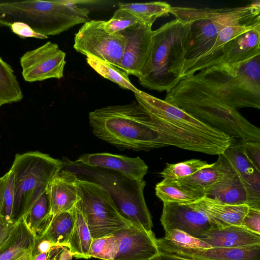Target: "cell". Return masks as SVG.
<instances>
[{
    "label": "cell",
    "mask_w": 260,
    "mask_h": 260,
    "mask_svg": "<svg viewBox=\"0 0 260 260\" xmlns=\"http://www.w3.org/2000/svg\"><path fill=\"white\" fill-rule=\"evenodd\" d=\"M15 196L14 175L10 170L0 177V216L10 223L12 220Z\"/></svg>",
    "instance_id": "836d02e7"
},
{
    "label": "cell",
    "mask_w": 260,
    "mask_h": 260,
    "mask_svg": "<svg viewBox=\"0 0 260 260\" xmlns=\"http://www.w3.org/2000/svg\"><path fill=\"white\" fill-rule=\"evenodd\" d=\"M51 217L49 200L46 190L22 218L35 238H37L43 235Z\"/></svg>",
    "instance_id": "f1b7e54d"
},
{
    "label": "cell",
    "mask_w": 260,
    "mask_h": 260,
    "mask_svg": "<svg viewBox=\"0 0 260 260\" xmlns=\"http://www.w3.org/2000/svg\"><path fill=\"white\" fill-rule=\"evenodd\" d=\"M54 246V244L45 236L35 238L34 247L31 250L32 255L49 252Z\"/></svg>",
    "instance_id": "60d3db41"
},
{
    "label": "cell",
    "mask_w": 260,
    "mask_h": 260,
    "mask_svg": "<svg viewBox=\"0 0 260 260\" xmlns=\"http://www.w3.org/2000/svg\"><path fill=\"white\" fill-rule=\"evenodd\" d=\"M84 168L87 175L108 191L126 219L148 232L152 231L151 217L144 196V180H133L112 170L88 167Z\"/></svg>",
    "instance_id": "9c48e42d"
},
{
    "label": "cell",
    "mask_w": 260,
    "mask_h": 260,
    "mask_svg": "<svg viewBox=\"0 0 260 260\" xmlns=\"http://www.w3.org/2000/svg\"><path fill=\"white\" fill-rule=\"evenodd\" d=\"M210 165L206 161L198 159H191L176 164L167 163L160 174L163 179L173 180L191 175Z\"/></svg>",
    "instance_id": "e575fe53"
},
{
    "label": "cell",
    "mask_w": 260,
    "mask_h": 260,
    "mask_svg": "<svg viewBox=\"0 0 260 260\" xmlns=\"http://www.w3.org/2000/svg\"><path fill=\"white\" fill-rule=\"evenodd\" d=\"M259 41L260 26L230 40L211 56L193 66L183 77L211 66L240 62L259 55Z\"/></svg>",
    "instance_id": "4fadbf2b"
},
{
    "label": "cell",
    "mask_w": 260,
    "mask_h": 260,
    "mask_svg": "<svg viewBox=\"0 0 260 260\" xmlns=\"http://www.w3.org/2000/svg\"><path fill=\"white\" fill-rule=\"evenodd\" d=\"M63 166L61 160L38 151L15 155L10 169L15 182L13 222L18 221L28 211Z\"/></svg>",
    "instance_id": "ba28073f"
},
{
    "label": "cell",
    "mask_w": 260,
    "mask_h": 260,
    "mask_svg": "<svg viewBox=\"0 0 260 260\" xmlns=\"http://www.w3.org/2000/svg\"><path fill=\"white\" fill-rule=\"evenodd\" d=\"M134 94L151 118L165 147L219 155L232 143L233 138L182 109L140 90Z\"/></svg>",
    "instance_id": "6da1fadb"
},
{
    "label": "cell",
    "mask_w": 260,
    "mask_h": 260,
    "mask_svg": "<svg viewBox=\"0 0 260 260\" xmlns=\"http://www.w3.org/2000/svg\"><path fill=\"white\" fill-rule=\"evenodd\" d=\"M139 22H142L133 14L126 9L119 8L110 19L105 21L104 27L108 32L116 34Z\"/></svg>",
    "instance_id": "d590c367"
},
{
    "label": "cell",
    "mask_w": 260,
    "mask_h": 260,
    "mask_svg": "<svg viewBox=\"0 0 260 260\" xmlns=\"http://www.w3.org/2000/svg\"><path fill=\"white\" fill-rule=\"evenodd\" d=\"M152 26L136 23L120 32L126 44L119 69L128 75L139 77L148 59L152 42Z\"/></svg>",
    "instance_id": "2e32d148"
},
{
    "label": "cell",
    "mask_w": 260,
    "mask_h": 260,
    "mask_svg": "<svg viewBox=\"0 0 260 260\" xmlns=\"http://www.w3.org/2000/svg\"><path fill=\"white\" fill-rule=\"evenodd\" d=\"M164 100L232 138L243 141H260V129L237 109L224 105L182 79L167 92Z\"/></svg>",
    "instance_id": "8992f818"
},
{
    "label": "cell",
    "mask_w": 260,
    "mask_h": 260,
    "mask_svg": "<svg viewBox=\"0 0 260 260\" xmlns=\"http://www.w3.org/2000/svg\"><path fill=\"white\" fill-rule=\"evenodd\" d=\"M23 97L13 70L0 57V106L20 101Z\"/></svg>",
    "instance_id": "4dcf8cb0"
},
{
    "label": "cell",
    "mask_w": 260,
    "mask_h": 260,
    "mask_svg": "<svg viewBox=\"0 0 260 260\" xmlns=\"http://www.w3.org/2000/svg\"><path fill=\"white\" fill-rule=\"evenodd\" d=\"M73 256L74 255L69 249L67 247H64L57 260H72Z\"/></svg>",
    "instance_id": "f6af8a7d"
},
{
    "label": "cell",
    "mask_w": 260,
    "mask_h": 260,
    "mask_svg": "<svg viewBox=\"0 0 260 260\" xmlns=\"http://www.w3.org/2000/svg\"><path fill=\"white\" fill-rule=\"evenodd\" d=\"M228 165L238 175L247 192L249 207L260 209V171L244 153L242 141L232 143L221 154Z\"/></svg>",
    "instance_id": "e0dca14e"
},
{
    "label": "cell",
    "mask_w": 260,
    "mask_h": 260,
    "mask_svg": "<svg viewBox=\"0 0 260 260\" xmlns=\"http://www.w3.org/2000/svg\"><path fill=\"white\" fill-rule=\"evenodd\" d=\"M113 235L116 245L113 260H149L159 254L152 231L131 224Z\"/></svg>",
    "instance_id": "9a60e30c"
},
{
    "label": "cell",
    "mask_w": 260,
    "mask_h": 260,
    "mask_svg": "<svg viewBox=\"0 0 260 260\" xmlns=\"http://www.w3.org/2000/svg\"><path fill=\"white\" fill-rule=\"evenodd\" d=\"M75 222L74 208L71 210L58 213L52 216L43 236L55 246L68 247Z\"/></svg>",
    "instance_id": "4316f807"
},
{
    "label": "cell",
    "mask_w": 260,
    "mask_h": 260,
    "mask_svg": "<svg viewBox=\"0 0 260 260\" xmlns=\"http://www.w3.org/2000/svg\"><path fill=\"white\" fill-rule=\"evenodd\" d=\"M155 194L164 203L189 204L196 202L205 196L186 190L171 180L163 179L155 188Z\"/></svg>",
    "instance_id": "1f68e13d"
},
{
    "label": "cell",
    "mask_w": 260,
    "mask_h": 260,
    "mask_svg": "<svg viewBox=\"0 0 260 260\" xmlns=\"http://www.w3.org/2000/svg\"><path fill=\"white\" fill-rule=\"evenodd\" d=\"M226 165L227 169L223 177L205 191V196L222 204L247 205L249 207L248 197L243 182Z\"/></svg>",
    "instance_id": "44dd1931"
},
{
    "label": "cell",
    "mask_w": 260,
    "mask_h": 260,
    "mask_svg": "<svg viewBox=\"0 0 260 260\" xmlns=\"http://www.w3.org/2000/svg\"><path fill=\"white\" fill-rule=\"evenodd\" d=\"M182 79L232 108L260 109V55L211 66Z\"/></svg>",
    "instance_id": "3957f363"
},
{
    "label": "cell",
    "mask_w": 260,
    "mask_h": 260,
    "mask_svg": "<svg viewBox=\"0 0 260 260\" xmlns=\"http://www.w3.org/2000/svg\"><path fill=\"white\" fill-rule=\"evenodd\" d=\"M241 226L252 232L260 235V209L249 207L242 219Z\"/></svg>",
    "instance_id": "f35d334b"
},
{
    "label": "cell",
    "mask_w": 260,
    "mask_h": 260,
    "mask_svg": "<svg viewBox=\"0 0 260 260\" xmlns=\"http://www.w3.org/2000/svg\"><path fill=\"white\" fill-rule=\"evenodd\" d=\"M260 1L242 7L213 9L171 7L170 13L188 25L183 76L212 47L228 26L260 18Z\"/></svg>",
    "instance_id": "277c9868"
},
{
    "label": "cell",
    "mask_w": 260,
    "mask_h": 260,
    "mask_svg": "<svg viewBox=\"0 0 260 260\" xmlns=\"http://www.w3.org/2000/svg\"><path fill=\"white\" fill-rule=\"evenodd\" d=\"M64 246H54L49 252L31 254V260H57Z\"/></svg>",
    "instance_id": "b9f144b4"
},
{
    "label": "cell",
    "mask_w": 260,
    "mask_h": 260,
    "mask_svg": "<svg viewBox=\"0 0 260 260\" xmlns=\"http://www.w3.org/2000/svg\"><path fill=\"white\" fill-rule=\"evenodd\" d=\"M242 145L246 157L260 171V141H242Z\"/></svg>",
    "instance_id": "74e56055"
},
{
    "label": "cell",
    "mask_w": 260,
    "mask_h": 260,
    "mask_svg": "<svg viewBox=\"0 0 260 260\" xmlns=\"http://www.w3.org/2000/svg\"><path fill=\"white\" fill-rule=\"evenodd\" d=\"M93 134L120 149L149 151L165 147L147 112L137 102L89 113Z\"/></svg>",
    "instance_id": "7a4b0ae2"
},
{
    "label": "cell",
    "mask_w": 260,
    "mask_h": 260,
    "mask_svg": "<svg viewBox=\"0 0 260 260\" xmlns=\"http://www.w3.org/2000/svg\"><path fill=\"white\" fill-rule=\"evenodd\" d=\"M226 169L227 165L220 154L210 166L188 176L171 180L184 189L204 195L206 190L223 177Z\"/></svg>",
    "instance_id": "cb8c5ba5"
},
{
    "label": "cell",
    "mask_w": 260,
    "mask_h": 260,
    "mask_svg": "<svg viewBox=\"0 0 260 260\" xmlns=\"http://www.w3.org/2000/svg\"><path fill=\"white\" fill-rule=\"evenodd\" d=\"M190 260H260V245L235 248L210 247L173 254Z\"/></svg>",
    "instance_id": "603a6c76"
},
{
    "label": "cell",
    "mask_w": 260,
    "mask_h": 260,
    "mask_svg": "<svg viewBox=\"0 0 260 260\" xmlns=\"http://www.w3.org/2000/svg\"><path fill=\"white\" fill-rule=\"evenodd\" d=\"M104 22L91 20L84 23L75 34L74 48L83 55L94 56L119 68L126 39L120 32H108Z\"/></svg>",
    "instance_id": "8fae6325"
},
{
    "label": "cell",
    "mask_w": 260,
    "mask_h": 260,
    "mask_svg": "<svg viewBox=\"0 0 260 260\" xmlns=\"http://www.w3.org/2000/svg\"><path fill=\"white\" fill-rule=\"evenodd\" d=\"M119 8L126 9L140 20L152 26L158 18L170 13L171 6L165 2H152L144 3H119Z\"/></svg>",
    "instance_id": "f546056e"
},
{
    "label": "cell",
    "mask_w": 260,
    "mask_h": 260,
    "mask_svg": "<svg viewBox=\"0 0 260 260\" xmlns=\"http://www.w3.org/2000/svg\"><path fill=\"white\" fill-rule=\"evenodd\" d=\"M35 237L23 219L15 223L9 236L0 247V260H17L32 250Z\"/></svg>",
    "instance_id": "d4e9b609"
},
{
    "label": "cell",
    "mask_w": 260,
    "mask_h": 260,
    "mask_svg": "<svg viewBox=\"0 0 260 260\" xmlns=\"http://www.w3.org/2000/svg\"><path fill=\"white\" fill-rule=\"evenodd\" d=\"M78 179L73 172L61 170L51 180L46 192L52 216L72 210L81 200Z\"/></svg>",
    "instance_id": "d6986e66"
},
{
    "label": "cell",
    "mask_w": 260,
    "mask_h": 260,
    "mask_svg": "<svg viewBox=\"0 0 260 260\" xmlns=\"http://www.w3.org/2000/svg\"><path fill=\"white\" fill-rule=\"evenodd\" d=\"M192 203L203 211L214 225L218 228L241 225L249 208L247 205L222 204L206 196Z\"/></svg>",
    "instance_id": "7402d4cb"
},
{
    "label": "cell",
    "mask_w": 260,
    "mask_h": 260,
    "mask_svg": "<svg viewBox=\"0 0 260 260\" xmlns=\"http://www.w3.org/2000/svg\"><path fill=\"white\" fill-rule=\"evenodd\" d=\"M160 220L165 233L178 230L199 239L215 227L206 214L193 203H164Z\"/></svg>",
    "instance_id": "5bb4252c"
},
{
    "label": "cell",
    "mask_w": 260,
    "mask_h": 260,
    "mask_svg": "<svg viewBox=\"0 0 260 260\" xmlns=\"http://www.w3.org/2000/svg\"><path fill=\"white\" fill-rule=\"evenodd\" d=\"M159 253L173 254L179 251L211 247L202 240L178 230H171L161 238H156Z\"/></svg>",
    "instance_id": "484cf974"
},
{
    "label": "cell",
    "mask_w": 260,
    "mask_h": 260,
    "mask_svg": "<svg viewBox=\"0 0 260 260\" xmlns=\"http://www.w3.org/2000/svg\"><path fill=\"white\" fill-rule=\"evenodd\" d=\"M211 247L235 248L260 245V235L241 225L213 227L200 239Z\"/></svg>",
    "instance_id": "ffe728a7"
},
{
    "label": "cell",
    "mask_w": 260,
    "mask_h": 260,
    "mask_svg": "<svg viewBox=\"0 0 260 260\" xmlns=\"http://www.w3.org/2000/svg\"><path fill=\"white\" fill-rule=\"evenodd\" d=\"M83 213L92 239L111 236L132 224L120 213L108 191L101 184L78 179Z\"/></svg>",
    "instance_id": "30bf717a"
},
{
    "label": "cell",
    "mask_w": 260,
    "mask_h": 260,
    "mask_svg": "<svg viewBox=\"0 0 260 260\" xmlns=\"http://www.w3.org/2000/svg\"><path fill=\"white\" fill-rule=\"evenodd\" d=\"M149 260H190L174 255L159 253Z\"/></svg>",
    "instance_id": "ee69618b"
},
{
    "label": "cell",
    "mask_w": 260,
    "mask_h": 260,
    "mask_svg": "<svg viewBox=\"0 0 260 260\" xmlns=\"http://www.w3.org/2000/svg\"><path fill=\"white\" fill-rule=\"evenodd\" d=\"M188 25L178 19L153 30L146 62L138 78L141 85L157 91H170L183 77Z\"/></svg>",
    "instance_id": "5b68a950"
},
{
    "label": "cell",
    "mask_w": 260,
    "mask_h": 260,
    "mask_svg": "<svg viewBox=\"0 0 260 260\" xmlns=\"http://www.w3.org/2000/svg\"><path fill=\"white\" fill-rule=\"evenodd\" d=\"M15 223L8 222L0 216V247L9 236Z\"/></svg>",
    "instance_id": "7bdbcfd3"
},
{
    "label": "cell",
    "mask_w": 260,
    "mask_h": 260,
    "mask_svg": "<svg viewBox=\"0 0 260 260\" xmlns=\"http://www.w3.org/2000/svg\"><path fill=\"white\" fill-rule=\"evenodd\" d=\"M10 28L12 31L21 38H35L38 39H46L48 37L35 31L26 24L16 22L12 23Z\"/></svg>",
    "instance_id": "ab89813d"
},
{
    "label": "cell",
    "mask_w": 260,
    "mask_h": 260,
    "mask_svg": "<svg viewBox=\"0 0 260 260\" xmlns=\"http://www.w3.org/2000/svg\"><path fill=\"white\" fill-rule=\"evenodd\" d=\"M91 168L112 170L133 180L141 181L146 175L148 167L140 157H129L110 153H86L76 160Z\"/></svg>",
    "instance_id": "ac0fdd59"
},
{
    "label": "cell",
    "mask_w": 260,
    "mask_h": 260,
    "mask_svg": "<svg viewBox=\"0 0 260 260\" xmlns=\"http://www.w3.org/2000/svg\"><path fill=\"white\" fill-rule=\"evenodd\" d=\"M66 53L56 43L47 42L42 46L25 52L20 58L22 75L28 82L42 81L63 77Z\"/></svg>",
    "instance_id": "7c38bea8"
},
{
    "label": "cell",
    "mask_w": 260,
    "mask_h": 260,
    "mask_svg": "<svg viewBox=\"0 0 260 260\" xmlns=\"http://www.w3.org/2000/svg\"><path fill=\"white\" fill-rule=\"evenodd\" d=\"M116 251L113 235L93 239L89 250V258L95 257L103 260H113Z\"/></svg>",
    "instance_id": "8d00e7d4"
},
{
    "label": "cell",
    "mask_w": 260,
    "mask_h": 260,
    "mask_svg": "<svg viewBox=\"0 0 260 260\" xmlns=\"http://www.w3.org/2000/svg\"><path fill=\"white\" fill-rule=\"evenodd\" d=\"M75 222L68 248L77 258L88 259L92 238L84 215L77 205L74 207Z\"/></svg>",
    "instance_id": "83f0119b"
},
{
    "label": "cell",
    "mask_w": 260,
    "mask_h": 260,
    "mask_svg": "<svg viewBox=\"0 0 260 260\" xmlns=\"http://www.w3.org/2000/svg\"><path fill=\"white\" fill-rule=\"evenodd\" d=\"M89 1L0 2V26L23 22L48 37L58 35L89 20V11L78 5Z\"/></svg>",
    "instance_id": "52a82bcc"
},
{
    "label": "cell",
    "mask_w": 260,
    "mask_h": 260,
    "mask_svg": "<svg viewBox=\"0 0 260 260\" xmlns=\"http://www.w3.org/2000/svg\"><path fill=\"white\" fill-rule=\"evenodd\" d=\"M31 250L27 252L17 260H31Z\"/></svg>",
    "instance_id": "bcb514c9"
},
{
    "label": "cell",
    "mask_w": 260,
    "mask_h": 260,
    "mask_svg": "<svg viewBox=\"0 0 260 260\" xmlns=\"http://www.w3.org/2000/svg\"><path fill=\"white\" fill-rule=\"evenodd\" d=\"M88 65L104 78L134 93L139 89L131 82L128 75L116 66L91 55L86 56Z\"/></svg>",
    "instance_id": "d6a6232c"
}]
</instances>
